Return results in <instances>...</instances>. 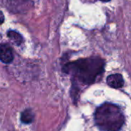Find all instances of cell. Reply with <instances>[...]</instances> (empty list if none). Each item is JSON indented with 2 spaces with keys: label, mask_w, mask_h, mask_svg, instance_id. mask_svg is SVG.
Here are the masks:
<instances>
[{
  "label": "cell",
  "mask_w": 131,
  "mask_h": 131,
  "mask_svg": "<svg viewBox=\"0 0 131 131\" xmlns=\"http://www.w3.org/2000/svg\"><path fill=\"white\" fill-rule=\"evenodd\" d=\"M104 63L97 58L81 59L67 64L64 67V72L73 73L82 83L90 84L102 73Z\"/></svg>",
  "instance_id": "1"
},
{
  "label": "cell",
  "mask_w": 131,
  "mask_h": 131,
  "mask_svg": "<svg viewBox=\"0 0 131 131\" xmlns=\"http://www.w3.org/2000/svg\"><path fill=\"white\" fill-rule=\"evenodd\" d=\"M95 122L103 131H119L124 123L121 109L111 103L101 106L95 113Z\"/></svg>",
  "instance_id": "2"
},
{
  "label": "cell",
  "mask_w": 131,
  "mask_h": 131,
  "mask_svg": "<svg viewBox=\"0 0 131 131\" xmlns=\"http://www.w3.org/2000/svg\"><path fill=\"white\" fill-rule=\"evenodd\" d=\"M8 8L13 12H25L28 11L32 6L31 0H7Z\"/></svg>",
  "instance_id": "3"
},
{
  "label": "cell",
  "mask_w": 131,
  "mask_h": 131,
  "mask_svg": "<svg viewBox=\"0 0 131 131\" xmlns=\"http://www.w3.org/2000/svg\"><path fill=\"white\" fill-rule=\"evenodd\" d=\"M0 60L3 63L8 64L13 60V54L12 49L6 44L0 45Z\"/></svg>",
  "instance_id": "4"
},
{
  "label": "cell",
  "mask_w": 131,
  "mask_h": 131,
  "mask_svg": "<svg viewBox=\"0 0 131 131\" xmlns=\"http://www.w3.org/2000/svg\"><path fill=\"white\" fill-rule=\"evenodd\" d=\"M107 84L113 88H121L124 84V80L121 74H111L107 78Z\"/></svg>",
  "instance_id": "5"
},
{
  "label": "cell",
  "mask_w": 131,
  "mask_h": 131,
  "mask_svg": "<svg viewBox=\"0 0 131 131\" xmlns=\"http://www.w3.org/2000/svg\"><path fill=\"white\" fill-rule=\"evenodd\" d=\"M35 119V113L31 109H26L21 113V121L25 124H28L33 122Z\"/></svg>",
  "instance_id": "6"
},
{
  "label": "cell",
  "mask_w": 131,
  "mask_h": 131,
  "mask_svg": "<svg viewBox=\"0 0 131 131\" xmlns=\"http://www.w3.org/2000/svg\"><path fill=\"white\" fill-rule=\"evenodd\" d=\"M7 36L9 38V39L13 43H15V45L19 46L23 42V38H22L21 35L20 33H18V32L13 31V30H10V31L8 32Z\"/></svg>",
  "instance_id": "7"
},
{
  "label": "cell",
  "mask_w": 131,
  "mask_h": 131,
  "mask_svg": "<svg viewBox=\"0 0 131 131\" xmlns=\"http://www.w3.org/2000/svg\"><path fill=\"white\" fill-rule=\"evenodd\" d=\"M4 19H5V18H4V15H3V13H2V12H0V25L3 23Z\"/></svg>",
  "instance_id": "8"
},
{
  "label": "cell",
  "mask_w": 131,
  "mask_h": 131,
  "mask_svg": "<svg viewBox=\"0 0 131 131\" xmlns=\"http://www.w3.org/2000/svg\"><path fill=\"white\" fill-rule=\"evenodd\" d=\"M101 1H102V2H109L110 0H101Z\"/></svg>",
  "instance_id": "9"
}]
</instances>
